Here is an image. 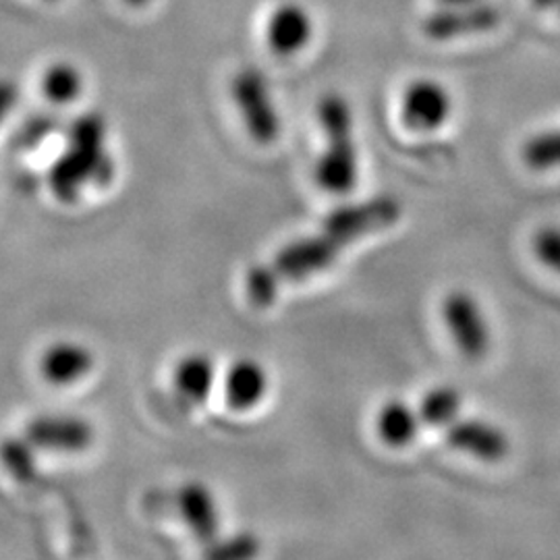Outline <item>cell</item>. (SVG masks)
I'll list each match as a JSON object with an SVG mask.
<instances>
[{
	"instance_id": "cell-9",
	"label": "cell",
	"mask_w": 560,
	"mask_h": 560,
	"mask_svg": "<svg viewBox=\"0 0 560 560\" xmlns=\"http://www.w3.org/2000/svg\"><path fill=\"white\" fill-rule=\"evenodd\" d=\"M314 36V21L300 2L279 4L266 25V40L275 55L293 57L301 52Z\"/></svg>"
},
{
	"instance_id": "cell-18",
	"label": "cell",
	"mask_w": 560,
	"mask_h": 560,
	"mask_svg": "<svg viewBox=\"0 0 560 560\" xmlns=\"http://www.w3.org/2000/svg\"><path fill=\"white\" fill-rule=\"evenodd\" d=\"M523 161L534 171H550L560 166V129L544 131L525 141Z\"/></svg>"
},
{
	"instance_id": "cell-15",
	"label": "cell",
	"mask_w": 560,
	"mask_h": 560,
	"mask_svg": "<svg viewBox=\"0 0 560 560\" xmlns=\"http://www.w3.org/2000/svg\"><path fill=\"white\" fill-rule=\"evenodd\" d=\"M420 411L405 400H388L378 413V434L388 446H407L416 441L420 432Z\"/></svg>"
},
{
	"instance_id": "cell-25",
	"label": "cell",
	"mask_w": 560,
	"mask_h": 560,
	"mask_svg": "<svg viewBox=\"0 0 560 560\" xmlns=\"http://www.w3.org/2000/svg\"><path fill=\"white\" fill-rule=\"evenodd\" d=\"M129 7H133V9H141V7H145L150 0H125Z\"/></svg>"
},
{
	"instance_id": "cell-17",
	"label": "cell",
	"mask_w": 560,
	"mask_h": 560,
	"mask_svg": "<svg viewBox=\"0 0 560 560\" xmlns=\"http://www.w3.org/2000/svg\"><path fill=\"white\" fill-rule=\"evenodd\" d=\"M44 96L55 104H69L78 101L83 92V75L78 67L69 62L52 65L42 80Z\"/></svg>"
},
{
	"instance_id": "cell-5",
	"label": "cell",
	"mask_w": 560,
	"mask_h": 560,
	"mask_svg": "<svg viewBox=\"0 0 560 560\" xmlns=\"http://www.w3.org/2000/svg\"><path fill=\"white\" fill-rule=\"evenodd\" d=\"M442 316L457 349L469 360H480L490 349V328L480 301L467 291H453L442 303Z\"/></svg>"
},
{
	"instance_id": "cell-1",
	"label": "cell",
	"mask_w": 560,
	"mask_h": 560,
	"mask_svg": "<svg viewBox=\"0 0 560 560\" xmlns=\"http://www.w3.org/2000/svg\"><path fill=\"white\" fill-rule=\"evenodd\" d=\"M400 212L399 200L390 196L340 206L324 219L318 233L284 245L277 256L252 268L247 298L256 307H268L284 287L328 270L351 243L393 226Z\"/></svg>"
},
{
	"instance_id": "cell-12",
	"label": "cell",
	"mask_w": 560,
	"mask_h": 560,
	"mask_svg": "<svg viewBox=\"0 0 560 560\" xmlns=\"http://www.w3.org/2000/svg\"><path fill=\"white\" fill-rule=\"evenodd\" d=\"M94 368V355L88 347L73 340H60L44 351L42 376L55 386H69L88 376Z\"/></svg>"
},
{
	"instance_id": "cell-10",
	"label": "cell",
	"mask_w": 560,
	"mask_h": 560,
	"mask_svg": "<svg viewBox=\"0 0 560 560\" xmlns=\"http://www.w3.org/2000/svg\"><path fill=\"white\" fill-rule=\"evenodd\" d=\"M446 442L457 451L490 463L504 459L511 451L509 436L501 428L481 420L457 418L446 425Z\"/></svg>"
},
{
	"instance_id": "cell-19",
	"label": "cell",
	"mask_w": 560,
	"mask_h": 560,
	"mask_svg": "<svg viewBox=\"0 0 560 560\" xmlns=\"http://www.w3.org/2000/svg\"><path fill=\"white\" fill-rule=\"evenodd\" d=\"M34 451H36V446L27 439H23V441L13 439V441H7L2 444L0 459L18 480H30L36 471Z\"/></svg>"
},
{
	"instance_id": "cell-8",
	"label": "cell",
	"mask_w": 560,
	"mask_h": 560,
	"mask_svg": "<svg viewBox=\"0 0 560 560\" xmlns=\"http://www.w3.org/2000/svg\"><path fill=\"white\" fill-rule=\"evenodd\" d=\"M25 439L40 451L81 453L92 446L94 428L80 416H40L30 421Z\"/></svg>"
},
{
	"instance_id": "cell-13",
	"label": "cell",
	"mask_w": 560,
	"mask_h": 560,
	"mask_svg": "<svg viewBox=\"0 0 560 560\" xmlns=\"http://www.w3.org/2000/svg\"><path fill=\"white\" fill-rule=\"evenodd\" d=\"M268 372L256 360L235 361L229 372H226V381H224V395L233 409L247 411L256 405H260L266 393H268Z\"/></svg>"
},
{
	"instance_id": "cell-22",
	"label": "cell",
	"mask_w": 560,
	"mask_h": 560,
	"mask_svg": "<svg viewBox=\"0 0 560 560\" xmlns=\"http://www.w3.org/2000/svg\"><path fill=\"white\" fill-rule=\"evenodd\" d=\"M18 102V90L9 81H0V122L13 110Z\"/></svg>"
},
{
	"instance_id": "cell-23",
	"label": "cell",
	"mask_w": 560,
	"mask_h": 560,
	"mask_svg": "<svg viewBox=\"0 0 560 560\" xmlns=\"http://www.w3.org/2000/svg\"><path fill=\"white\" fill-rule=\"evenodd\" d=\"M532 4L540 11H550L557 13L560 18V0H532Z\"/></svg>"
},
{
	"instance_id": "cell-11",
	"label": "cell",
	"mask_w": 560,
	"mask_h": 560,
	"mask_svg": "<svg viewBox=\"0 0 560 560\" xmlns=\"http://www.w3.org/2000/svg\"><path fill=\"white\" fill-rule=\"evenodd\" d=\"M180 517L191 529V534L201 541L212 546L219 538L221 517H219V504L210 488H206L200 481H189L179 490Z\"/></svg>"
},
{
	"instance_id": "cell-6",
	"label": "cell",
	"mask_w": 560,
	"mask_h": 560,
	"mask_svg": "<svg viewBox=\"0 0 560 560\" xmlns=\"http://www.w3.org/2000/svg\"><path fill=\"white\" fill-rule=\"evenodd\" d=\"M501 23V9L492 2L478 0L471 4L444 7L428 15L421 23L425 38L436 42L457 40L465 36L486 34Z\"/></svg>"
},
{
	"instance_id": "cell-7",
	"label": "cell",
	"mask_w": 560,
	"mask_h": 560,
	"mask_svg": "<svg viewBox=\"0 0 560 560\" xmlns=\"http://www.w3.org/2000/svg\"><path fill=\"white\" fill-rule=\"evenodd\" d=\"M453 113V98L439 81H413L400 102V115L413 131H436Z\"/></svg>"
},
{
	"instance_id": "cell-3",
	"label": "cell",
	"mask_w": 560,
	"mask_h": 560,
	"mask_svg": "<svg viewBox=\"0 0 560 560\" xmlns=\"http://www.w3.org/2000/svg\"><path fill=\"white\" fill-rule=\"evenodd\" d=\"M318 119L326 136V150L316 164V180L328 194H347L358 183L351 106L339 94H326L318 104Z\"/></svg>"
},
{
	"instance_id": "cell-21",
	"label": "cell",
	"mask_w": 560,
	"mask_h": 560,
	"mask_svg": "<svg viewBox=\"0 0 560 560\" xmlns=\"http://www.w3.org/2000/svg\"><path fill=\"white\" fill-rule=\"evenodd\" d=\"M214 548L210 550L212 559H249L258 552V541L249 536H240L235 540L224 541V544H212Z\"/></svg>"
},
{
	"instance_id": "cell-14",
	"label": "cell",
	"mask_w": 560,
	"mask_h": 560,
	"mask_svg": "<svg viewBox=\"0 0 560 560\" xmlns=\"http://www.w3.org/2000/svg\"><path fill=\"white\" fill-rule=\"evenodd\" d=\"M217 382V365L208 355L191 353L175 370V386L183 399L200 405L210 397Z\"/></svg>"
},
{
	"instance_id": "cell-16",
	"label": "cell",
	"mask_w": 560,
	"mask_h": 560,
	"mask_svg": "<svg viewBox=\"0 0 560 560\" xmlns=\"http://www.w3.org/2000/svg\"><path fill=\"white\" fill-rule=\"evenodd\" d=\"M460 407H463V399L457 388L436 386L423 395L418 411L423 423L446 428L448 423L459 418Z\"/></svg>"
},
{
	"instance_id": "cell-20",
	"label": "cell",
	"mask_w": 560,
	"mask_h": 560,
	"mask_svg": "<svg viewBox=\"0 0 560 560\" xmlns=\"http://www.w3.org/2000/svg\"><path fill=\"white\" fill-rule=\"evenodd\" d=\"M532 247L546 268L560 275V229L544 226L534 235Z\"/></svg>"
},
{
	"instance_id": "cell-2",
	"label": "cell",
	"mask_w": 560,
	"mask_h": 560,
	"mask_svg": "<svg viewBox=\"0 0 560 560\" xmlns=\"http://www.w3.org/2000/svg\"><path fill=\"white\" fill-rule=\"evenodd\" d=\"M106 120L98 113L81 115L69 129V145L50 168V187L57 200L80 198L81 189L90 183L106 185L115 175V162L104 148Z\"/></svg>"
},
{
	"instance_id": "cell-24",
	"label": "cell",
	"mask_w": 560,
	"mask_h": 560,
	"mask_svg": "<svg viewBox=\"0 0 560 560\" xmlns=\"http://www.w3.org/2000/svg\"><path fill=\"white\" fill-rule=\"evenodd\" d=\"M444 7H455V4H471V2H478V0H439Z\"/></svg>"
},
{
	"instance_id": "cell-4",
	"label": "cell",
	"mask_w": 560,
	"mask_h": 560,
	"mask_svg": "<svg viewBox=\"0 0 560 560\" xmlns=\"http://www.w3.org/2000/svg\"><path fill=\"white\" fill-rule=\"evenodd\" d=\"M231 92L249 136L258 143H272L279 140L282 120L277 104L270 96L268 80L260 69H241L233 80Z\"/></svg>"
}]
</instances>
